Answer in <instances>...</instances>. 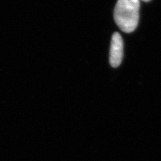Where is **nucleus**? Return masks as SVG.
I'll use <instances>...</instances> for the list:
<instances>
[{"label":"nucleus","mask_w":161,"mask_h":161,"mask_svg":"<svg viewBox=\"0 0 161 161\" xmlns=\"http://www.w3.org/2000/svg\"><path fill=\"white\" fill-rule=\"evenodd\" d=\"M140 0H118L114 8L115 23L125 33L134 32L139 22Z\"/></svg>","instance_id":"obj_1"},{"label":"nucleus","mask_w":161,"mask_h":161,"mask_svg":"<svg viewBox=\"0 0 161 161\" xmlns=\"http://www.w3.org/2000/svg\"><path fill=\"white\" fill-rule=\"evenodd\" d=\"M124 56V42L122 36L115 32L112 38L109 51V63L114 68L119 67L122 63Z\"/></svg>","instance_id":"obj_2"},{"label":"nucleus","mask_w":161,"mask_h":161,"mask_svg":"<svg viewBox=\"0 0 161 161\" xmlns=\"http://www.w3.org/2000/svg\"><path fill=\"white\" fill-rule=\"evenodd\" d=\"M142 1H143V2H148L151 1V0H142Z\"/></svg>","instance_id":"obj_3"}]
</instances>
